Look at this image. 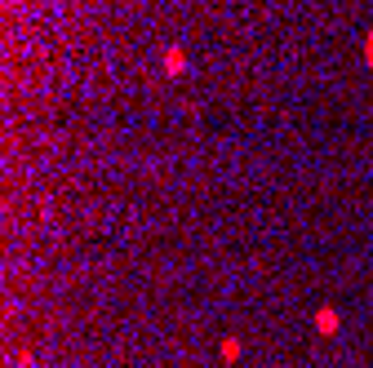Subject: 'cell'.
<instances>
[{
    "instance_id": "cell-1",
    "label": "cell",
    "mask_w": 373,
    "mask_h": 368,
    "mask_svg": "<svg viewBox=\"0 0 373 368\" xmlns=\"http://www.w3.org/2000/svg\"><path fill=\"white\" fill-rule=\"evenodd\" d=\"M165 71H169V76H183V71H187V49L183 45L165 49Z\"/></svg>"
},
{
    "instance_id": "cell-2",
    "label": "cell",
    "mask_w": 373,
    "mask_h": 368,
    "mask_svg": "<svg viewBox=\"0 0 373 368\" xmlns=\"http://www.w3.org/2000/svg\"><path fill=\"white\" fill-rule=\"evenodd\" d=\"M320 328H324V333H333V328H338V315H333V311H320V320H316Z\"/></svg>"
},
{
    "instance_id": "cell-3",
    "label": "cell",
    "mask_w": 373,
    "mask_h": 368,
    "mask_svg": "<svg viewBox=\"0 0 373 368\" xmlns=\"http://www.w3.org/2000/svg\"><path fill=\"white\" fill-rule=\"evenodd\" d=\"M365 63H369V71H373V31L365 36Z\"/></svg>"
}]
</instances>
